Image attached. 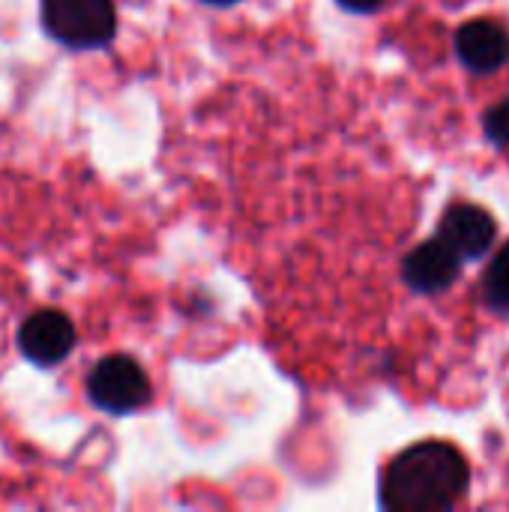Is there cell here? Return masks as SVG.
Returning <instances> with one entry per match:
<instances>
[{"mask_svg": "<svg viewBox=\"0 0 509 512\" xmlns=\"http://www.w3.org/2000/svg\"><path fill=\"white\" fill-rule=\"evenodd\" d=\"M471 483L465 456L444 441H423L396 456L381 483V501L393 512L453 510Z\"/></svg>", "mask_w": 509, "mask_h": 512, "instance_id": "obj_1", "label": "cell"}, {"mask_svg": "<svg viewBox=\"0 0 509 512\" xmlns=\"http://www.w3.org/2000/svg\"><path fill=\"white\" fill-rule=\"evenodd\" d=\"M42 27L66 48H102L117 30L114 0H42Z\"/></svg>", "mask_w": 509, "mask_h": 512, "instance_id": "obj_2", "label": "cell"}, {"mask_svg": "<svg viewBox=\"0 0 509 512\" xmlns=\"http://www.w3.org/2000/svg\"><path fill=\"white\" fill-rule=\"evenodd\" d=\"M87 396L105 414H132L150 402V381L132 357L114 354L93 366Z\"/></svg>", "mask_w": 509, "mask_h": 512, "instance_id": "obj_3", "label": "cell"}, {"mask_svg": "<svg viewBox=\"0 0 509 512\" xmlns=\"http://www.w3.org/2000/svg\"><path fill=\"white\" fill-rule=\"evenodd\" d=\"M75 345V327L63 312L45 309L30 315L21 330H18V348L33 366H57L60 360L69 357Z\"/></svg>", "mask_w": 509, "mask_h": 512, "instance_id": "obj_4", "label": "cell"}, {"mask_svg": "<svg viewBox=\"0 0 509 512\" xmlns=\"http://www.w3.org/2000/svg\"><path fill=\"white\" fill-rule=\"evenodd\" d=\"M495 219L477 207V204H453L444 219H441V240L462 258V261H474L483 258L492 243H495Z\"/></svg>", "mask_w": 509, "mask_h": 512, "instance_id": "obj_5", "label": "cell"}, {"mask_svg": "<svg viewBox=\"0 0 509 512\" xmlns=\"http://www.w3.org/2000/svg\"><path fill=\"white\" fill-rule=\"evenodd\" d=\"M459 264L462 258L438 237V240L420 243L405 258V282L417 294H441L456 282Z\"/></svg>", "mask_w": 509, "mask_h": 512, "instance_id": "obj_6", "label": "cell"}, {"mask_svg": "<svg viewBox=\"0 0 509 512\" xmlns=\"http://www.w3.org/2000/svg\"><path fill=\"white\" fill-rule=\"evenodd\" d=\"M456 54L471 72H495L509 60V33L489 18L468 21L456 33Z\"/></svg>", "mask_w": 509, "mask_h": 512, "instance_id": "obj_7", "label": "cell"}, {"mask_svg": "<svg viewBox=\"0 0 509 512\" xmlns=\"http://www.w3.org/2000/svg\"><path fill=\"white\" fill-rule=\"evenodd\" d=\"M483 288H486V300L495 309H509V243L498 252V258L492 261Z\"/></svg>", "mask_w": 509, "mask_h": 512, "instance_id": "obj_8", "label": "cell"}, {"mask_svg": "<svg viewBox=\"0 0 509 512\" xmlns=\"http://www.w3.org/2000/svg\"><path fill=\"white\" fill-rule=\"evenodd\" d=\"M483 129H486V135H489L492 144L509 147V99L498 102V105L483 117Z\"/></svg>", "mask_w": 509, "mask_h": 512, "instance_id": "obj_9", "label": "cell"}, {"mask_svg": "<svg viewBox=\"0 0 509 512\" xmlns=\"http://www.w3.org/2000/svg\"><path fill=\"white\" fill-rule=\"evenodd\" d=\"M345 9H351V12H372V9H378L384 0H339Z\"/></svg>", "mask_w": 509, "mask_h": 512, "instance_id": "obj_10", "label": "cell"}, {"mask_svg": "<svg viewBox=\"0 0 509 512\" xmlns=\"http://www.w3.org/2000/svg\"><path fill=\"white\" fill-rule=\"evenodd\" d=\"M204 3H210V6H231V3H237V0H204Z\"/></svg>", "mask_w": 509, "mask_h": 512, "instance_id": "obj_11", "label": "cell"}]
</instances>
